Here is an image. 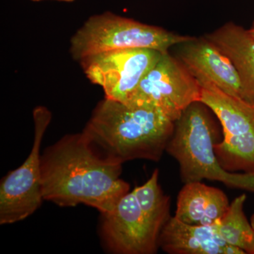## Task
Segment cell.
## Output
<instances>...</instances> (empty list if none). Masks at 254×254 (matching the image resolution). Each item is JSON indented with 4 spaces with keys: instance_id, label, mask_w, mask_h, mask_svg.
<instances>
[{
    "instance_id": "12",
    "label": "cell",
    "mask_w": 254,
    "mask_h": 254,
    "mask_svg": "<svg viewBox=\"0 0 254 254\" xmlns=\"http://www.w3.org/2000/svg\"><path fill=\"white\" fill-rule=\"evenodd\" d=\"M230 203L226 194L201 182L185 184L177 197L175 217L193 225H217L227 213Z\"/></svg>"
},
{
    "instance_id": "1",
    "label": "cell",
    "mask_w": 254,
    "mask_h": 254,
    "mask_svg": "<svg viewBox=\"0 0 254 254\" xmlns=\"http://www.w3.org/2000/svg\"><path fill=\"white\" fill-rule=\"evenodd\" d=\"M41 167L43 199L58 206L84 204L105 213L129 192L121 178L123 163L101 154L83 131L46 148Z\"/></svg>"
},
{
    "instance_id": "5",
    "label": "cell",
    "mask_w": 254,
    "mask_h": 254,
    "mask_svg": "<svg viewBox=\"0 0 254 254\" xmlns=\"http://www.w3.org/2000/svg\"><path fill=\"white\" fill-rule=\"evenodd\" d=\"M201 88L200 103L217 117L223 132L214 145L220 167L228 173H254V105L213 85Z\"/></svg>"
},
{
    "instance_id": "14",
    "label": "cell",
    "mask_w": 254,
    "mask_h": 254,
    "mask_svg": "<svg viewBox=\"0 0 254 254\" xmlns=\"http://www.w3.org/2000/svg\"><path fill=\"white\" fill-rule=\"evenodd\" d=\"M246 200L247 195L243 193L232 200L217 227L227 245L238 247L245 254H254V230L244 211Z\"/></svg>"
},
{
    "instance_id": "15",
    "label": "cell",
    "mask_w": 254,
    "mask_h": 254,
    "mask_svg": "<svg viewBox=\"0 0 254 254\" xmlns=\"http://www.w3.org/2000/svg\"><path fill=\"white\" fill-rule=\"evenodd\" d=\"M141 208L155 226L162 230L170 220V198L159 184V170L155 169L149 179L133 190Z\"/></svg>"
},
{
    "instance_id": "11",
    "label": "cell",
    "mask_w": 254,
    "mask_h": 254,
    "mask_svg": "<svg viewBox=\"0 0 254 254\" xmlns=\"http://www.w3.org/2000/svg\"><path fill=\"white\" fill-rule=\"evenodd\" d=\"M158 245L170 254H245L222 240L217 225H189L175 217H171L162 229Z\"/></svg>"
},
{
    "instance_id": "16",
    "label": "cell",
    "mask_w": 254,
    "mask_h": 254,
    "mask_svg": "<svg viewBox=\"0 0 254 254\" xmlns=\"http://www.w3.org/2000/svg\"><path fill=\"white\" fill-rule=\"evenodd\" d=\"M247 31L250 33L251 37L254 40V22L252 23L251 27L249 28V29H247Z\"/></svg>"
},
{
    "instance_id": "2",
    "label": "cell",
    "mask_w": 254,
    "mask_h": 254,
    "mask_svg": "<svg viewBox=\"0 0 254 254\" xmlns=\"http://www.w3.org/2000/svg\"><path fill=\"white\" fill-rule=\"evenodd\" d=\"M175 123L151 105L100 101L83 133L101 154L119 163L158 162L166 152Z\"/></svg>"
},
{
    "instance_id": "8",
    "label": "cell",
    "mask_w": 254,
    "mask_h": 254,
    "mask_svg": "<svg viewBox=\"0 0 254 254\" xmlns=\"http://www.w3.org/2000/svg\"><path fill=\"white\" fill-rule=\"evenodd\" d=\"M163 54L146 48L112 50L80 63L87 78L103 88L105 98L126 103Z\"/></svg>"
},
{
    "instance_id": "13",
    "label": "cell",
    "mask_w": 254,
    "mask_h": 254,
    "mask_svg": "<svg viewBox=\"0 0 254 254\" xmlns=\"http://www.w3.org/2000/svg\"><path fill=\"white\" fill-rule=\"evenodd\" d=\"M205 36L231 60L240 75L241 98L254 105V40L247 29L228 22Z\"/></svg>"
},
{
    "instance_id": "17",
    "label": "cell",
    "mask_w": 254,
    "mask_h": 254,
    "mask_svg": "<svg viewBox=\"0 0 254 254\" xmlns=\"http://www.w3.org/2000/svg\"><path fill=\"white\" fill-rule=\"evenodd\" d=\"M32 1H42V0H32ZM57 1H66V2H71V1H74V0H57Z\"/></svg>"
},
{
    "instance_id": "9",
    "label": "cell",
    "mask_w": 254,
    "mask_h": 254,
    "mask_svg": "<svg viewBox=\"0 0 254 254\" xmlns=\"http://www.w3.org/2000/svg\"><path fill=\"white\" fill-rule=\"evenodd\" d=\"M101 214L100 238L110 253H157L161 231L143 211L133 190L124 195L113 210Z\"/></svg>"
},
{
    "instance_id": "18",
    "label": "cell",
    "mask_w": 254,
    "mask_h": 254,
    "mask_svg": "<svg viewBox=\"0 0 254 254\" xmlns=\"http://www.w3.org/2000/svg\"><path fill=\"white\" fill-rule=\"evenodd\" d=\"M251 225H252V228L254 230V214L252 215V218H251Z\"/></svg>"
},
{
    "instance_id": "6",
    "label": "cell",
    "mask_w": 254,
    "mask_h": 254,
    "mask_svg": "<svg viewBox=\"0 0 254 254\" xmlns=\"http://www.w3.org/2000/svg\"><path fill=\"white\" fill-rule=\"evenodd\" d=\"M202 88L177 58L163 53L126 104L147 105L161 110L176 123L193 103L200 102Z\"/></svg>"
},
{
    "instance_id": "10",
    "label": "cell",
    "mask_w": 254,
    "mask_h": 254,
    "mask_svg": "<svg viewBox=\"0 0 254 254\" xmlns=\"http://www.w3.org/2000/svg\"><path fill=\"white\" fill-rule=\"evenodd\" d=\"M177 58L200 83L213 85L227 95L241 98L240 75L231 60L205 36L192 37L177 45Z\"/></svg>"
},
{
    "instance_id": "4",
    "label": "cell",
    "mask_w": 254,
    "mask_h": 254,
    "mask_svg": "<svg viewBox=\"0 0 254 254\" xmlns=\"http://www.w3.org/2000/svg\"><path fill=\"white\" fill-rule=\"evenodd\" d=\"M182 36L111 12L88 18L71 40L70 52L78 61L112 50L146 48L162 53L189 41Z\"/></svg>"
},
{
    "instance_id": "7",
    "label": "cell",
    "mask_w": 254,
    "mask_h": 254,
    "mask_svg": "<svg viewBox=\"0 0 254 254\" xmlns=\"http://www.w3.org/2000/svg\"><path fill=\"white\" fill-rule=\"evenodd\" d=\"M33 118L35 136L31 153L0 183L1 225L22 221L33 215L44 200L41 189V145L51 114L44 107H38L33 112Z\"/></svg>"
},
{
    "instance_id": "3",
    "label": "cell",
    "mask_w": 254,
    "mask_h": 254,
    "mask_svg": "<svg viewBox=\"0 0 254 254\" xmlns=\"http://www.w3.org/2000/svg\"><path fill=\"white\" fill-rule=\"evenodd\" d=\"M205 108L197 102L185 110L166 148L179 164L182 181L213 180L254 193V173H228L220 167L214 150L219 133Z\"/></svg>"
}]
</instances>
